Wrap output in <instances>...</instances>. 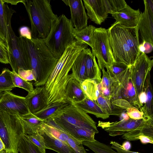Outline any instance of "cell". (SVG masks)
Masks as SVG:
<instances>
[{"label": "cell", "instance_id": "cell-1", "mask_svg": "<svg viewBox=\"0 0 153 153\" xmlns=\"http://www.w3.org/2000/svg\"><path fill=\"white\" fill-rule=\"evenodd\" d=\"M88 46L76 41L67 47L58 59L44 85L48 97V105L58 102H68L65 99V88L69 80L73 78L69 72L76 59L83 50L88 48Z\"/></svg>", "mask_w": 153, "mask_h": 153}, {"label": "cell", "instance_id": "cell-2", "mask_svg": "<svg viewBox=\"0 0 153 153\" xmlns=\"http://www.w3.org/2000/svg\"><path fill=\"white\" fill-rule=\"evenodd\" d=\"M26 56L29 61L30 70L36 77V87L44 85L58 60L46 45L44 39H27L19 36Z\"/></svg>", "mask_w": 153, "mask_h": 153}, {"label": "cell", "instance_id": "cell-3", "mask_svg": "<svg viewBox=\"0 0 153 153\" xmlns=\"http://www.w3.org/2000/svg\"><path fill=\"white\" fill-rule=\"evenodd\" d=\"M50 0H26L24 3L31 26L32 38L44 39L58 18L53 12Z\"/></svg>", "mask_w": 153, "mask_h": 153}, {"label": "cell", "instance_id": "cell-4", "mask_svg": "<svg viewBox=\"0 0 153 153\" xmlns=\"http://www.w3.org/2000/svg\"><path fill=\"white\" fill-rule=\"evenodd\" d=\"M74 28L71 20L62 14L53 22L48 35L44 39L46 45L58 60L67 47L76 41L73 34Z\"/></svg>", "mask_w": 153, "mask_h": 153}, {"label": "cell", "instance_id": "cell-5", "mask_svg": "<svg viewBox=\"0 0 153 153\" xmlns=\"http://www.w3.org/2000/svg\"><path fill=\"white\" fill-rule=\"evenodd\" d=\"M21 120L16 115L0 111V137L6 153H18L21 138L24 134Z\"/></svg>", "mask_w": 153, "mask_h": 153}, {"label": "cell", "instance_id": "cell-6", "mask_svg": "<svg viewBox=\"0 0 153 153\" xmlns=\"http://www.w3.org/2000/svg\"><path fill=\"white\" fill-rule=\"evenodd\" d=\"M107 30L109 44L115 61L130 66L139 56L128 45L121 33L118 23L115 22Z\"/></svg>", "mask_w": 153, "mask_h": 153}, {"label": "cell", "instance_id": "cell-7", "mask_svg": "<svg viewBox=\"0 0 153 153\" xmlns=\"http://www.w3.org/2000/svg\"><path fill=\"white\" fill-rule=\"evenodd\" d=\"M13 13H12L10 15L8 19L9 40L7 46L9 64L12 71L18 74L19 69L30 70V67L29 62L22 48L19 36L16 35L11 25V19Z\"/></svg>", "mask_w": 153, "mask_h": 153}, {"label": "cell", "instance_id": "cell-8", "mask_svg": "<svg viewBox=\"0 0 153 153\" xmlns=\"http://www.w3.org/2000/svg\"><path fill=\"white\" fill-rule=\"evenodd\" d=\"M94 36V43L91 52L97 58V64L102 70L106 66H111L115 62L109 44L107 29L96 28Z\"/></svg>", "mask_w": 153, "mask_h": 153}, {"label": "cell", "instance_id": "cell-9", "mask_svg": "<svg viewBox=\"0 0 153 153\" xmlns=\"http://www.w3.org/2000/svg\"><path fill=\"white\" fill-rule=\"evenodd\" d=\"M53 117L61 118L74 125L89 129L96 134L99 133L95 122L87 113L73 103H69Z\"/></svg>", "mask_w": 153, "mask_h": 153}, {"label": "cell", "instance_id": "cell-10", "mask_svg": "<svg viewBox=\"0 0 153 153\" xmlns=\"http://www.w3.org/2000/svg\"><path fill=\"white\" fill-rule=\"evenodd\" d=\"M153 66V59L141 52L134 63L129 66L131 79L138 97L143 91L146 78Z\"/></svg>", "mask_w": 153, "mask_h": 153}, {"label": "cell", "instance_id": "cell-11", "mask_svg": "<svg viewBox=\"0 0 153 153\" xmlns=\"http://www.w3.org/2000/svg\"><path fill=\"white\" fill-rule=\"evenodd\" d=\"M153 124V119L144 117L142 119L134 120L130 118L126 120L115 122L99 121L98 126L101 127L111 136L123 135L124 133Z\"/></svg>", "mask_w": 153, "mask_h": 153}, {"label": "cell", "instance_id": "cell-12", "mask_svg": "<svg viewBox=\"0 0 153 153\" xmlns=\"http://www.w3.org/2000/svg\"><path fill=\"white\" fill-rule=\"evenodd\" d=\"M0 111L12 114L21 117L29 114L25 97L5 91L0 97Z\"/></svg>", "mask_w": 153, "mask_h": 153}, {"label": "cell", "instance_id": "cell-13", "mask_svg": "<svg viewBox=\"0 0 153 153\" xmlns=\"http://www.w3.org/2000/svg\"><path fill=\"white\" fill-rule=\"evenodd\" d=\"M118 99L124 100L140 110L143 106L140 102L131 77L129 67L118 76Z\"/></svg>", "mask_w": 153, "mask_h": 153}, {"label": "cell", "instance_id": "cell-14", "mask_svg": "<svg viewBox=\"0 0 153 153\" xmlns=\"http://www.w3.org/2000/svg\"><path fill=\"white\" fill-rule=\"evenodd\" d=\"M51 118L66 132L79 141L94 142L96 140L94 138L96 134L94 131L74 125L58 117H53Z\"/></svg>", "mask_w": 153, "mask_h": 153}, {"label": "cell", "instance_id": "cell-15", "mask_svg": "<svg viewBox=\"0 0 153 153\" xmlns=\"http://www.w3.org/2000/svg\"><path fill=\"white\" fill-rule=\"evenodd\" d=\"M70 8L71 19L74 28L82 30L88 25V17L81 0H62Z\"/></svg>", "mask_w": 153, "mask_h": 153}, {"label": "cell", "instance_id": "cell-16", "mask_svg": "<svg viewBox=\"0 0 153 153\" xmlns=\"http://www.w3.org/2000/svg\"><path fill=\"white\" fill-rule=\"evenodd\" d=\"M29 111L34 114L47 106L48 98L44 85L36 87L25 97Z\"/></svg>", "mask_w": 153, "mask_h": 153}, {"label": "cell", "instance_id": "cell-17", "mask_svg": "<svg viewBox=\"0 0 153 153\" xmlns=\"http://www.w3.org/2000/svg\"><path fill=\"white\" fill-rule=\"evenodd\" d=\"M141 12L139 9L135 10L127 4L117 12L111 14L115 19V23L125 27H134L137 26Z\"/></svg>", "mask_w": 153, "mask_h": 153}, {"label": "cell", "instance_id": "cell-18", "mask_svg": "<svg viewBox=\"0 0 153 153\" xmlns=\"http://www.w3.org/2000/svg\"><path fill=\"white\" fill-rule=\"evenodd\" d=\"M87 15L90 19L97 25H100L108 17L102 0H83Z\"/></svg>", "mask_w": 153, "mask_h": 153}, {"label": "cell", "instance_id": "cell-19", "mask_svg": "<svg viewBox=\"0 0 153 153\" xmlns=\"http://www.w3.org/2000/svg\"><path fill=\"white\" fill-rule=\"evenodd\" d=\"M137 26L140 32L142 42L153 45V16L145 10L141 12Z\"/></svg>", "mask_w": 153, "mask_h": 153}, {"label": "cell", "instance_id": "cell-20", "mask_svg": "<svg viewBox=\"0 0 153 153\" xmlns=\"http://www.w3.org/2000/svg\"><path fill=\"white\" fill-rule=\"evenodd\" d=\"M38 132L42 137L46 149L53 150L58 153H76L68 145L54 137L42 128Z\"/></svg>", "mask_w": 153, "mask_h": 153}, {"label": "cell", "instance_id": "cell-21", "mask_svg": "<svg viewBox=\"0 0 153 153\" xmlns=\"http://www.w3.org/2000/svg\"><path fill=\"white\" fill-rule=\"evenodd\" d=\"M86 97L82 88L81 83L73 78H71L65 88V97L66 101L74 103L82 101Z\"/></svg>", "mask_w": 153, "mask_h": 153}, {"label": "cell", "instance_id": "cell-22", "mask_svg": "<svg viewBox=\"0 0 153 153\" xmlns=\"http://www.w3.org/2000/svg\"><path fill=\"white\" fill-rule=\"evenodd\" d=\"M85 73L87 79L93 80L98 84L101 81V70L96 61V57L88 48L86 57Z\"/></svg>", "mask_w": 153, "mask_h": 153}, {"label": "cell", "instance_id": "cell-23", "mask_svg": "<svg viewBox=\"0 0 153 153\" xmlns=\"http://www.w3.org/2000/svg\"><path fill=\"white\" fill-rule=\"evenodd\" d=\"M73 104L85 113L94 115L97 118L105 119L109 117L110 115L103 111L96 101L92 100L86 96L82 101Z\"/></svg>", "mask_w": 153, "mask_h": 153}, {"label": "cell", "instance_id": "cell-24", "mask_svg": "<svg viewBox=\"0 0 153 153\" xmlns=\"http://www.w3.org/2000/svg\"><path fill=\"white\" fill-rule=\"evenodd\" d=\"M15 12V11L5 4L3 0H0V39L7 46L9 40L7 27L8 18L11 13Z\"/></svg>", "mask_w": 153, "mask_h": 153}, {"label": "cell", "instance_id": "cell-25", "mask_svg": "<svg viewBox=\"0 0 153 153\" xmlns=\"http://www.w3.org/2000/svg\"><path fill=\"white\" fill-rule=\"evenodd\" d=\"M118 24L121 33L128 45L131 49L139 56L141 52L139 50L140 43L139 30L137 26L134 27H125Z\"/></svg>", "mask_w": 153, "mask_h": 153}, {"label": "cell", "instance_id": "cell-26", "mask_svg": "<svg viewBox=\"0 0 153 153\" xmlns=\"http://www.w3.org/2000/svg\"><path fill=\"white\" fill-rule=\"evenodd\" d=\"M88 48L83 50L74 61L71 68L73 78L81 83L86 80L85 64Z\"/></svg>", "mask_w": 153, "mask_h": 153}, {"label": "cell", "instance_id": "cell-27", "mask_svg": "<svg viewBox=\"0 0 153 153\" xmlns=\"http://www.w3.org/2000/svg\"><path fill=\"white\" fill-rule=\"evenodd\" d=\"M19 118L25 134L30 135L38 132L41 129L44 122V121L30 112Z\"/></svg>", "mask_w": 153, "mask_h": 153}, {"label": "cell", "instance_id": "cell-28", "mask_svg": "<svg viewBox=\"0 0 153 153\" xmlns=\"http://www.w3.org/2000/svg\"><path fill=\"white\" fill-rule=\"evenodd\" d=\"M143 91L146 93V100L140 111L143 112L144 117L153 119V90L150 82V73L146 78Z\"/></svg>", "mask_w": 153, "mask_h": 153}, {"label": "cell", "instance_id": "cell-29", "mask_svg": "<svg viewBox=\"0 0 153 153\" xmlns=\"http://www.w3.org/2000/svg\"><path fill=\"white\" fill-rule=\"evenodd\" d=\"M95 28L92 25L87 26L80 30H77L74 28L73 35L76 41L87 44L92 48L94 45V33Z\"/></svg>", "mask_w": 153, "mask_h": 153}, {"label": "cell", "instance_id": "cell-30", "mask_svg": "<svg viewBox=\"0 0 153 153\" xmlns=\"http://www.w3.org/2000/svg\"><path fill=\"white\" fill-rule=\"evenodd\" d=\"M96 101L103 111L110 115H113L120 117L122 112L126 111L113 103L111 99L108 100L105 98L100 94Z\"/></svg>", "mask_w": 153, "mask_h": 153}, {"label": "cell", "instance_id": "cell-31", "mask_svg": "<svg viewBox=\"0 0 153 153\" xmlns=\"http://www.w3.org/2000/svg\"><path fill=\"white\" fill-rule=\"evenodd\" d=\"M70 103L62 102L49 105L34 114L44 121L56 115L61 110Z\"/></svg>", "mask_w": 153, "mask_h": 153}, {"label": "cell", "instance_id": "cell-32", "mask_svg": "<svg viewBox=\"0 0 153 153\" xmlns=\"http://www.w3.org/2000/svg\"><path fill=\"white\" fill-rule=\"evenodd\" d=\"M141 135L153 137V124L126 132L122 135V137L129 141L137 140V138Z\"/></svg>", "mask_w": 153, "mask_h": 153}, {"label": "cell", "instance_id": "cell-33", "mask_svg": "<svg viewBox=\"0 0 153 153\" xmlns=\"http://www.w3.org/2000/svg\"><path fill=\"white\" fill-rule=\"evenodd\" d=\"M81 85L86 96L92 100L96 101L100 94L96 82L86 79L81 83Z\"/></svg>", "mask_w": 153, "mask_h": 153}, {"label": "cell", "instance_id": "cell-34", "mask_svg": "<svg viewBox=\"0 0 153 153\" xmlns=\"http://www.w3.org/2000/svg\"><path fill=\"white\" fill-rule=\"evenodd\" d=\"M20 153H46L42 152L27 137V134H24L20 139L18 148Z\"/></svg>", "mask_w": 153, "mask_h": 153}, {"label": "cell", "instance_id": "cell-35", "mask_svg": "<svg viewBox=\"0 0 153 153\" xmlns=\"http://www.w3.org/2000/svg\"><path fill=\"white\" fill-rule=\"evenodd\" d=\"M7 68H4L0 74V91H10L15 88L11 73Z\"/></svg>", "mask_w": 153, "mask_h": 153}, {"label": "cell", "instance_id": "cell-36", "mask_svg": "<svg viewBox=\"0 0 153 153\" xmlns=\"http://www.w3.org/2000/svg\"><path fill=\"white\" fill-rule=\"evenodd\" d=\"M42 128L54 137L67 144V140L69 138L75 139L65 131L53 127L44 122L42 126Z\"/></svg>", "mask_w": 153, "mask_h": 153}, {"label": "cell", "instance_id": "cell-37", "mask_svg": "<svg viewBox=\"0 0 153 153\" xmlns=\"http://www.w3.org/2000/svg\"><path fill=\"white\" fill-rule=\"evenodd\" d=\"M84 145L93 151L95 153H118L114 151L111 146L96 140L94 142L83 141Z\"/></svg>", "mask_w": 153, "mask_h": 153}, {"label": "cell", "instance_id": "cell-38", "mask_svg": "<svg viewBox=\"0 0 153 153\" xmlns=\"http://www.w3.org/2000/svg\"><path fill=\"white\" fill-rule=\"evenodd\" d=\"M102 1L108 14L117 12L127 4L124 0H102Z\"/></svg>", "mask_w": 153, "mask_h": 153}, {"label": "cell", "instance_id": "cell-39", "mask_svg": "<svg viewBox=\"0 0 153 153\" xmlns=\"http://www.w3.org/2000/svg\"><path fill=\"white\" fill-rule=\"evenodd\" d=\"M129 66L123 63L114 62L110 67L106 66L105 68L110 78L115 81H118V76Z\"/></svg>", "mask_w": 153, "mask_h": 153}, {"label": "cell", "instance_id": "cell-40", "mask_svg": "<svg viewBox=\"0 0 153 153\" xmlns=\"http://www.w3.org/2000/svg\"><path fill=\"white\" fill-rule=\"evenodd\" d=\"M11 73L13 84L16 87L23 88L28 93L33 91L34 88L32 83L24 79L13 71H11Z\"/></svg>", "mask_w": 153, "mask_h": 153}, {"label": "cell", "instance_id": "cell-41", "mask_svg": "<svg viewBox=\"0 0 153 153\" xmlns=\"http://www.w3.org/2000/svg\"><path fill=\"white\" fill-rule=\"evenodd\" d=\"M27 136L30 140L37 146L42 152H45L46 148L43 137L38 132L27 135Z\"/></svg>", "mask_w": 153, "mask_h": 153}, {"label": "cell", "instance_id": "cell-42", "mask_svg": "<svg viewBox=\"0 0 153 153\" xmlns=\"http://www.w3.org/2000/svg\"><path fill=\"white\" fill-rule=\"evenodd\" d=\"M67 143L76 153H87L83 146L82 142L76 139L69 137L67 140Z\"/></svg>", "mask_w": 153, "mask_h": 153}, {"label": "cell", "instance_id": "cell-43", "mask_svg": "<svg viewBox=\"0 0 153 153\" xmlns=\"http://www.w3.org/2000/svg\"><path fill=\"white\" fill-rule=\"evenodd\" d=\"M0 62L9 64L8 48L7 45L0 39Z\"/></svg>", "mask_w": 153, "mask_h": 153}, {"label": "cell", "instance_id": "cell-44", "mask_svg": "<svg viewBox=\"0 0 153 153\" xmlns=\"http://www.w3.org/2000/svg\"><path fill=\"white\" fill-rule=\"evenodd\" d=\"M126 113L130 118L134 120H139L144 118L143 113L134 106L129 107L126 110Z\"/></svg>", "mask_w": 153, "mask_h": 153}, {"label": "cell", "instance_id": "cell-45", "mask_svg": "<svg viewBox=\"0 0 153 153\" xmlns=\"http://www.w3.org/2000/svg\"><path fill=\"white\" fill-rule=\"evenodd\" d=\"M20 77L26 81H36V77L33 71L31 70H24L19 68L18 74Z\"/></svg>", "mask_w": 153, "mask_h": 153}, {"label": "cell", "instance_id": "cell-46", "mask_svg": "<svg viewBox=\"0 0 153 153\" xmlns=\"http://www.w3.org/2000/svg\"><path fill=\"white\" fill-rule=\"evenodd\" d=\"M110 144L111 145V147L116 150L118 153H140L124 149L121 145L114 141H111Z\"/></svg>", "mask_w": 153, "mask_h": 153}, {"label": "cell", "instance_id": "cell-47", "mask_svg": "<svg viewBox=\"0 0 153 153\" xmlns=\"http://www.w3.org/2000/svg\"><path fill=\"white\" fill-rule=\"evenodd\" d=\"M19 32L20 36L29 39L32 38L31 31L28 27L26 26L21 27L20 28Z\"/></svg>", "mask_w": 153, "mask_h": 153}, {"label": "cell", "instance_id": "cell-48", "mask_svg": "<svg viewBox=\"0 0 153 153\" xmlns=\"http://www.w3.org/2000/svg\"><path fill=\"white\" fill-rule=\"evenodd\" d=\"M145 6L144 10L148 12L151 15L153 16V1L152 0H144Z\"/></svg>", "mask_w": 153, "mask_h": 153}, {"label": "cell", "instance_id": "cell-49", "mask_svg": "<svg viewBox=\"0 0 153 153\" xmlns=\"http://www.w3.org/2000/svg\"><path fill=\"white\" fill-rule=\"evenodd\" d=\"M140 140L141 143L143 144L153 143V137L145 135L140 136L137 138V140Z\"/></svg>", "mask_w": 153, "mask_h": 153}, {"label": "cell", "instance_id": "cell-50", "mask_svg": "<svg viewBox=\"0 0 153 153\" xmlns=\"http://www.w3.org/2000/svg\"><path fill=\"white\" fill-rule=\"evenodd\" d=\"M141 44L143 45L144 48V53L145 54L151 53L153 49V45L145 41L142 42Z\"/></svg>", "mask_w": 153, "mask_h": 153}, {"label": "cell", "instance_id": "cell-51", "mask_svg": "<svg viewBox=\"0 0 153 153\" xmlns=\"http://www.w3.org/2000/svg\"><path fill=\"white\" fill-rule=\"evenodd\" d=\"M140 103L143 106L145 103L146 100V95L145 91L141 93L138 96Z\"/></svg>", "mask_w": 153, "mask_h": 153}, {"label": "cell", "instance_id": "cell-52", "mask_svg": "<svg viewBox=\"0 0 153 153\" xmlns=\"http://www.w3.org/2000/svg\"><path fill=\"white\" fill-rule=\"evenodd\" d=\"M3 2L5 3L10 4L13 5H16L19 3H22L23 4L24 3L25 0H3Z\"/></svg>", "mask_w": 153, "mask_h": 153}, {"label": "cell", "instance_id": "cell-53", "mask_svg": "<svg viewBox=\"0 0 153 153\" xmlns=\"http://www.w3.org/2000/svg\"><path fill=\"white\" fill-rule=\"evenodd\" d=\"M121 146L124 149L127 150H129L131 147V143L128 140L124 142Z\"/></svg>", "mask_w": 153, "mask_h": 153}, {"label": "cell", "instance_id": "cell-54", "mask_svg": "<svg viewBox=\"0 0 153 153\" xmlns=\"http://www.w3.org/2000/svg\"><path fill=\"white\" fill-rule=\"evenodd\" d=\"M120 117V120H126L130 118V117L125 112V111L122 113Z\"/></svg>", "mask_w": 153, "mask_h": 153}, {"label": "cell", "instance_id": "cell-55", "mask_svg": "<svg viewBox=\"0 0 153 153\" xmlns=\"http://www.w3.org/2000/svg\"><path fill=\"white\" fill-rule=\"evenodd\" d=\"M5 147L2 140L0 137V152L3 150H4Z\"/></svg>", "mask_w": 153, "mask_h": 153}, {"label": "cell", "instance_id": "cell-56", "mask_svg": "<svg viewBox=\"0 0 153 153\" xmlns=\"http://www.w3.org/2000/svg\"><path fill=\"white\" fill-rule=\"evenodd\" d=\"M0 153H6L5 151L4 150H3L1 151L0 152Z\"/></svg>", "mask_w": 153, "mask_h": 153}]
</instances>
